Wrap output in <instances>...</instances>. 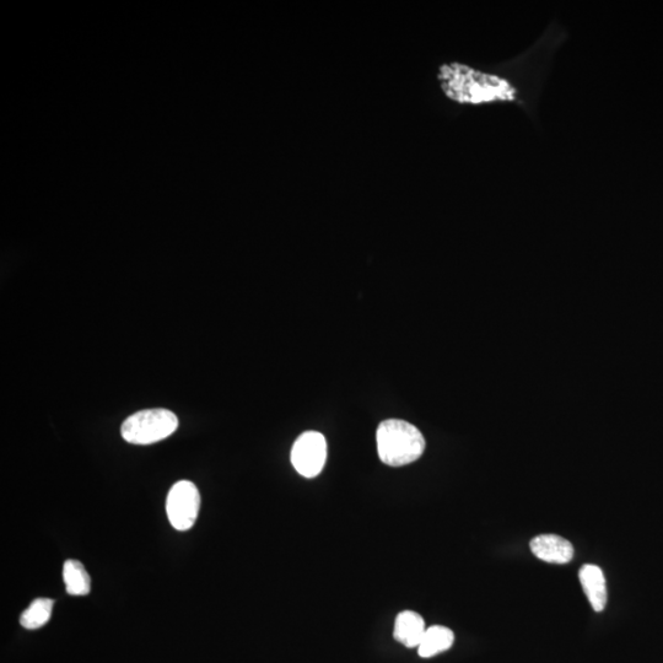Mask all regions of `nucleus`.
Listing matches in <instances>:
<instances>
[{"label": "nucleus", "instance_id": "f257e3e1", "mask_svg": "<svg viewBox=\"0 0 663 663\" xmlns=\"http://www.w3.org/2000/svg\"><path fill=\"white\" fill-rule=\"evenodd\" d=\"M569 39L557 19L526 51L508 61L483 67L449 61L436 69L435 79L445 100L461 107L516 106L538 122L539 97L553 58Z\"/></svg>", "mask_w": 663, "mask_h": 663}, {"label": "nucleus", "instance_id": "9d476101", "mask_svg": "<svg viewBox=\"0 0 663 663\" xmlns=\"http://www.w3.org/2000/svg\"><path fill=\"white\" fill-rule=\"evenodd\" d=\"M63 580L70 596H86L90 592V576L78 560L70 559L64 563Z\"/></svg>", "mask_w": 663, "mask_h": 663}, {"label": "nucleus", "instance_id": "0eeeda50", "mask_svg": "<svg viewBox=\"0 0 663 663\" xmlns=\"http://www.w3.org/2000/svg\"><path fill=\"white\" fill-rule=\"evenodd\" d=\"M579 578L587 600L596 612H602L607 605L605 574L597 565L586 564L580 569Z\"/></svg>", "mask_w": 663, "mask_h": 663}, {"label": "nucleus", "instance_id": "39448f33", "mask_svg": "<svg viewBox=\"0 0 663 663\" xmlns=\"http://www.w3.org/2000/svg\"><path fill=\"white\" fill-rule=\"evenodd\" d=\"M327 442L317 431H306L295 441L291 450V463L301 476L315 478L325 467Z\"/></svg>", "mask_w": 663, "mask_h": 663}, {"label": "nucleus", "instance_id": "1a4fd4ad", "mask_svg": "<svg viewBox=\"0 0 663 663\" xmlns=\"http://www.w3.org/2000/svg\"><path fill=\"white\" fill-rule=\"evenodd\" d=\"M454 641L455 634L451 629L442 627V625H433V627L427 628L422 643L418 646V654L423 659H430V657L450 650Z\"/></svg>", "mask_w": 663, "mask_h": 663}, {"label": "nucleus", "instance_id": "20e7f679", "mask_svg": "<svg viewBox=\"0 0 663 663\" xmlns=\"http://www.w3.org/2000/svg\"><path fill=\"white\" fill-rule=\"evenodd\" d=\"M199 509H201V494L192 482H177L170 489L166 500V512L175 530H190L196 524Z\"/></svg>", "mask_w": 663, "mask_h": 663}, {"label": "nucleus", "instance_id": "9b49d317", "mask_svg": "<svg viewBox=\"0 0 663 663\" xmlns=\"http://www.w3.org/2000/svg\"><path fill=\"white\" fill-rule=\"evenodd\" d=\"M53 605L55 602L50 598H37L28 609L21 614L20 624L25 629L34 630L43 627L50 621Z\"/></svg>", "mask_w": 663, "mask_h": 663}, {"label": "nucleus", "instance_id": "423d86ee", "mask_svg": "<svg viewBox=\"0 0 663 663\" xmlns=\"http://www.w3.org/2000/svg\"><path fill=\"white\" fill-rule=\"evenodd\" d=\"M531 551L538 559L552 564H568L574 558V547L557 535H541L532 539Z\"/></svg>", "mask_w": 663, "mask_h": 663}, {"label": "nucleus", "instance_id": "6e6552de", "mask_svg": "<svg viewBox=\"0 0 663 663\" xmlns=\"http://www.w3.org/2000/svg\"><path fill=\"white\" fill-rule=\"evenodd\" d=\"M427 632L422 616L417 612L404 611L398 614L395 622L393 636L396 641L408 649L418 648L423 636Z\"/></svg>", "mask_w": 663, "mask_h": 663}, {"label": "nucleus", "instance_id": "7ed1b4c3", "mask_svg": "<svg viewBox=\"0 0 663 663\" xmlns=\"http://www.w3.org/2000/svg\"><path fill=\"white\" fill-rule=\"evenodd\" d=\"M179 428V418L169 409H145L131 415L122 424L121 434L129 444L152 445L170 435Z\"/></svg>", "mask_w": 663, "mask_h": 663}, {"label": "nucleus", "instance_id": "f03ea898", "mask_svg": "<svg viewBox=\"0 0 663 663\" xmlns=\"http://www.w3.org/2000/svg\"><path fill=\"white\" fill-rule=\"evenodd\" d=\"M377 454L387 466L402 467L424 454L425 439L417 427L400 419H388L376 433Z\"/></svg>", "mask_w": 663, "mask_h": 663}]
</instances>
